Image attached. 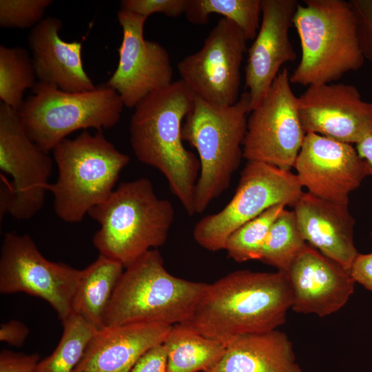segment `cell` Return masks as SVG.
Masks as SVG:
<instances>
[{"label": "cell", "mask_w": 372, "mask_h": 372, "mask_svg": "<svg viewBox=\"0 0 372 372\" xmlns=\"http://www.w3.org/2000/svg\"><path fill=\"white\" fill-rule=\"evenodd\" d=\"M291 306L285 272L238 270L208 284L185 323L227 345L240 335L277 329Z\"/></svg>", "instance_id": "obj_1"}, {"label": "cell", "mask_w": 372, "mask_h": 372, "mask_svg": "<svg viewBox=\"0 0 372 372\" xmlns=\"http://www.w3.org/2000/svg\"><path fill=\"white\" fill-rule=\"evenodd\" d=\"M194 100V95L180 79L173 81L138 103L129 129L138 160L165 177L189 216L196 214L194 194L200 166L198 156L183 143L182 126Z\"/></svg>", "instance_id": "obj_2"}, {"label": "cell", "mask_w": 372, "mask_h": 372, "mask_svg": "<svg viewBox=\"0 0 372 372\" xmlns=\"http://www.w3.org/2000/svg\"><path fill=\"white\" fill-rule=\"evenodd\" d=\"M87 214L100 225L92 240L99 254L125 267L164 245L175 213L169 200L156 196L149 179L140 178L121 183Z\"/></svg>", "instance_id": "obj_3"}, {"label": "cell", "mask_w": 372, "mask_h": 372, "mask_svg": "<svg viewBox=\"0 0 372 372\" xmlns=\"http://www.w3.org/2000/svg\"><path fill=\"white\" fill-rule=\"evenodd\" d=\"M298 3L293 25L301 57L290 82L303 86L331 83L364 62L356 17L350 1L304 0Z\"/></svg>", "instance_id": "obj_4"}, {"label": "cell", "mask_w": 372, "mask_h": 372, "mask_svg": "<svg viewBox=\"0 0 372 372\" xmlns=\"http://www.w3.org/2000/svg\"><path fill=\"white\" fill-rule=\"evenodd\" d=\"M125 269L107 309L104 327L185 322L208 285L171 274L156 249L149 250Z\"/></svg>", "instance_id": "obj_5"}, {"label": "cell", "mask_w": 372, "mask_h": 372, "mask_svg": "<svg viewBox=\"0 0 372 372\" xmlns=\"http://www.w3.org/2000/svg\"><path fill=\"white\" fill-rule=\"evenodd\" d=\"M250 98L243 92L236 103L219 107L194 96L182 126V139L194 147L200 162L194 194L196 214L229 186L243 157Z\"/></svg>", "instance_id": "obj_6"}, {"label": "cell", "mask_w": 372, "mask_h": 372, "mask_svg": "<svg viewBox=\"0 0 372 372\" xmlns=\"http://www.w3.org/2000/svg\"><path fill=\"white\" fill-rule=\"evenodd\" d=\"M58 177L48 186L56 214L67 223H78L94 207L108 198L129 156L104 136L83 131L65 138L53 149Z\"/></svg>", "instance_id": "obj_7"}, {"label": "cell", "mask_w": 372, "mask_h": 372, "mask_svg": "<svg viewBox=\"0 0 372 372\" xmlns=\"http://www.w3.org/2000/svg\"><path fill=\"white\" fill-rule=\"evenodd\" d=\"M32 89L17 112L28 136L46 153L75 131L114 126L124 107L118 93L107 84L81 92L41 82Z\"/></svg>", "instance_id": "obj_8"}, {"label": "cell", "mask_w": 372, "mask_h": 372, "mask_svg": "<svg viewBox=\"0 0 372 372\" xmlns=\"http://www.w3.org/2000/svg\"><path fill=\"white\" fill-rule=\"evenodd\" d=\"M303 192L296 174L291 170L247 161L233 198L220 211L196 224L194 238L207 250L225 249L227 239L238 228L274 205L293 207Z\"/></svg>", "instance_id": "obj_9"}, {"label": "cell", "mask_w": 372, "mask_h": 372, "mask_svg": "<svg viewBox=\"0 0 372 372\" xmlns=\"http://www.w3.org/2000/svg\"><path fill=\"white\" fill-rule=\"evenodd\" d=\"M0 169L12 178L1 186L0 215L17 220L33 217L48 191L52 160L25 132L17 110L0 105Z\"/></svg>", "instance_id": "obj_10"}, {"label": "cell", "mask_w": 372, "mask_h": 372, "mask_svg": "<svg viewBox=\"0 0 372 372\" xmlns=\"http://www.w3.org/2000/svg\"><path fill=\"white\" fill-rule=\"evenodd\" d=\"M287 68L280 71L260 103L249 113L243 158L282 169L294 167L306 133Z\"/></svg>", "instance_id": "obj_11"}, {"label": "cell", "mask_w": 372, "mask_h": 372, "mask_svg": "<svg viewBox=\"0 0 372 372\" xmlns=\"http://www.w3.org/2000/svg\"><path fill=\"white\" fill-rule=\"evenodd\" d=\"M81 270L46 259L28 234L6 233L0 256V292H23L48 302L63 321L72 313Z\"/></svg>", "instance_id": "obj_12"}, {"label": "cell", "mask_w": 372, "mask_h": 372, "mask_svg": "<svg viewBox=\"0 0 372 372\" xmlns=\"http://www.w3.org/2000/svg\"><path fill=\"white\" fill-rule=\"evenodd\" d=\"M247 41L233 21L221 18L211 30L203 47L177 65L180 80L194 96L219 107L238 100L240 66Z\"/></svg>", "instance_id": "obj_13"}, {"label": "cell", "mask_w": 372, "mask_h": 372, "mask_svg": "<svg viewBox=\"0 0 372 372\" xmlns=\"http://www.w3.org/2000/svg\"><path fill=\"white\" fill-rule=\"evenodd\" d=\"M117 17L123 37L118 65L106 84L118 93L125 107L134 108L150 93L173 83V68L167 50L145 39L147 18L122 10Z\"/></svg>", "instance_id": "obj_14"}, {"label": "cell", "mask_w": 372, "mask_h": 372, "mask_svg": "<svg viewBox=\"0 0 372 372\" xmlns=\"http://www.w3.org/2000/svg\"><path fill=\"white\" fill-rule=\"evenodd\" d=\"M293 167L307 192L343 205H348L350 193L372 176V165L351 144L314 133L306 134Z\"/></svg>", "instance_id": "obj_15"}, {"label": "cell", "mask_w": 372, "mask_h": 372, "mask_svg": "<svg viewBox=\"0 0 372 372\" xmlns=\"http://www.w3.org/2000/svg\"><path fill=\"white\" fill-rule=\"evenodd\" d=\"M298 110L306 134L358 144L372 132V101L353 85H310L298 97Z\"/></svg>", "instance_id": "obj_16"}, {"label": "cell", "mask_w": 372, "mask_h": 372, "mask_svg": "<svg viewBox=\"0 0 372 372\" xmlns=\"http://www.w3.org/2000/svg\"><path fill=\"white\" fill-rule=\"evenodd\" d=\"M298 3L296 0H261L260 25L248 50L245 69L250 112L265 98L281 66L296 59L289 32Z\"/></svg>", "instance_id": "obj_17"}, {"label": "cell", "mask_w": 372, "mask_h": 372, "mask_svg": "<svg viewBox=\"0 0 372 372\" xmlns=\"http://www.w3.org/2000/svg\"><path fill=\"white\" fill-rule=\"evenodd\" d=\"M285 273L292 293L291 309L297 313L331 315L354 291L349 271L308 244Z\"/></svg>", "instance_id": "obj_18"}, {"label": "cell", "mask_w": 372, "mask_h": 372, "mask_svg": "<svg viewBox=\"0 0 372 372\" xmlns=\"http://www.w3.org/2000/svg\"><path fill=\"white\" fill-rule=\"evenodd\" d=\"M172 327L139 322L96 330L73 372H130L146 352L164 343Z\"/></svg>", "instance_id": "obj_19"}, {"label": "cell", "mask_w": 372, "mask_h": 372, "mask_svg": "<svg viewBox=\"0 0 372 372\" xmlns=\"http://www.w3.org/2000/svg\"><path fill=\"white\" fill-rule=\"evenodd\" d=\"M62 27L59 19L48 17L33 27L28 35L38 82L69 92L93 90L96 86L83 65L82 43L63 40L59 35Z\"/></svg>", "instance_id": "obj_20"}, {"label": "cell", "mask_w": 372, "mask_h": 372, "mask_svg": "<svg viewBox=\"0 0 372 372\" xmlns=\"http://www.w3.org/2000/svg\"><path fill=\"white\" fill-rule=\"evenodd\" d=\"M293 207L306 242L349 271L358 252L353 240L355 220L348 205L303 192Z\"/></svg>", "instance_id": "obj_21"}, {"label": "cell", "mask_w": 372, "mask_h": 372, "mask_svg": "<svg viewBox=\"0 0 372 372\" xmlns=\"http://www.w3.org/2000/svg\"><path fill=\"white\" fill-rule=\"evenodd\" d=\"M205 372H302L287 335L277 329L240 335Z\"/></svg>", "instance_id": "obj_22"}, {"label": "cell", "mask_w": 372, "mask_h": 372, "mask_svg": "<svg viewBox=\"0 0 372 372\" xmlns=\"http://www.w3.org/2000/svg\"><path fill=\"white\" fill-rule=\"evenodd\" d=\"M124 268L121 262L99 254L81 270L72 311L96 330L104 327L107 309Z\"/></svg>", "instance_id": "obj_23"}, {"label": "cell", "mask_w": 372, "mask_h": 372, "mask_svg": "<svg viewBox=\"0 0 372 372\" xmlns=\"http://www.w3.org/2000/svg\"><path fill=\"white\" fill-rule=\"evenodd\" d=\"M163 344L167 351V372H205L226 347L185 322L173 325Z\"/></svg>", "instance_id": "obj_24"}, {"label": "cell", "mask_w": 372, "mask_h": 372, "mask_svg": "<svg viewBox=\"0 0 372 372\" xmlns=\"http://www.w3.org/2000/svg\"><path fill=\"white\" fill-rule=\"evenodd\" d=\"M184 14L195 25L206 24L211 14H220L236 23L247 40H252L260 25L261 0H187Z\"/></svg>", "instance_id": "obj_25"}, {"label": "cell", "mask_w": 372, "mask_h": 372, "mask_svg": "<svg viewBox=\"0 0 372 372\" xmlns=\"http://www.w3.org/2000/svg\"><path fill=\"white\" fill-rule=\"evenodd\" d=\"M32 58L22 47L0 46V99L1 103L18 110L23 93L36 85Z\"/></svg>", "instance_id": "obj_26"}, {"label": "cell", "mask_w": 372, "mask_h": 372, "mask_svg": "<svg viewBox=\"0 0 372 372\" xmlns=\"http://www.w3.org/2000/svg\"><path fill=\"white\" fill-rule=\"evenodd\" d=\"M307 244L294 211L285 209L269 229L260 260L286 272Z\"/></svg>", "instance_id": "obj_27"}, {"label": "cell", "mask_w": 372, "mask_h": 372, "mask_svg": "<svg viewBox=\"0 0 372 372\" xmlns=\"http://www.w3.org/2000/svg\"><path fill=\"white\" fill-rule=\"evenodd\" d=\"M62 323L58 345L50 355L39 361L37 372H73L96 331L74 313Z\"/></svg>", "instance_id": "obj_28"}, {"label": "cell", "mask_w": 372, "mask_h": 372, "mask_svg": "<svg viewBox=\"0 0 372 372\" xmlns=\"http://www.w3.org/2000/svg\"><path fill=\"white\" fill-rule=\"evenodd\" d=\"M286 207L274 205L234 231L225 245L227 256L238 262L260 260L269 229Z\"/></svg>", "instance_id": "obj_29"}, {"label": "cell", "mask_w": 372, "mask_h": 372, "mask_svg": "<svg viewBox=\"0 0 372 372\" xmlns=\"http://www.w3.org/2000/svg\"><path fill=\"white\" fill-rule=\"evenodd\" d=\"M52 3L51 0H1L0 26L21 29L34 27Z\"/></svg>", "instance_id": "obj_30"}, {"label": "cell", "mask_w": 372, "mask_h": 372, "mask_svg": "<svg viewBox=\"0 0 372 372\" xmlns=\"http://www.w3.org/2000/svg\"><path fill=\"white\" fill-rule=\"evenodd\" d=\"M120 10L147 19L154 13L177 17L185 13L187 0H123Z\"/></svg>", "instance_id": "obj_31"}, {"label": "cell", "mask_w": 372, "mask_h": 372, "mask_svg": "<svg viewBox=\"0 0 372 372\" xmlns=\"http://www.w3.org/2000/svg\"><path fill=\"white\" fill-rule=\"evenodd\" d=\"M354 11L360 48L372 65V0L349 1Z\"/></svg>", "instance_id": "obj_32"}, {"label": "cell", "mask_w": 372, "mask_h": 372, "mask_svg": "<svg viewBox=\"0 0 372 372\" xmlns=\"http://www.w3.org/2000/svg\"><path fill=\"white\" fill-rule=\"evenodd\" d=\"M39 362L37 353L26 355L3 350L0 353V372H37Z\"/></svg>", "instance_id": "obj_33"}, {"label": "cell", "mask_w": 372, "mask_h": 372, "mask_svg": "<svg viewBox=\"0 0 372 372\" xmlns=\"http://www.w3.org/2000/svg\"><path fill=\"white\" fill-rule=\"evenodd\" d=\"M167 351L164 344L146 352L130 372H167Z\"/></svg>", "instance_id": "obj_34"}, {"label": "cell", "mask_w": 372, "mask_h": 372, "mask_svg": "<svg viewBox=\"0 0 372 372\" xmlns=\"http://www.w3.org/2000/svg\"><path fill=\"white\" fill-rule=\"evenodd\" d=\"M349 273L355 282L372 292V252L366 254L358 253Z\"/></svg>", "instance_id": "obj_35"}, {"label": "cell", "mask_w": 372, "mask_h": 372, "mask_svg": "<svg viewBox=\"0 0 372 372\" xmlns=\"http://www.w3.org/2000/svg\"><path fill=\"white\" fill-rule=\"evenodd\" d=\"M29 329L23 323L12 320L1 324L0 340L20 347L29 334Z\"/></svg>", "instance_id": "obj_36"}, {"label": "cell", "mask_w": 372, "mask_h": 372, "mask_svg": "<svg viewBox=\"0 0 372 372\" xmlns=\"http://www.w3.org/2000/svg\"><path fill=\"white\" fill-rule=\"evenodd\" d=\"M355 149L359 155L372 165V132L356 144Z\"/></svg>", "instance_id": "obj_37"}, {"label": "cell", "mask_w": 372, "mask_h": 372, "mask_svg": "<svg viewBox=\"0 0 372 372\" xmlns=\"http://www.w3.org/2000/svg\"><path fill=\"white\" fill-rule=\"evenodd\" d=\"M371 236H372V231L371 232Z\"/></svg>", "instance_id": "obj_38"}]
</instances>
